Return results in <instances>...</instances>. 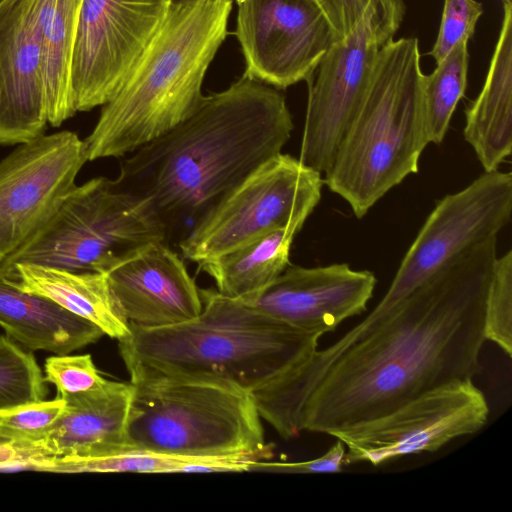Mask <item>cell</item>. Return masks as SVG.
Returning <instances> with one entry per match:
<instances>
[{
  "instance_id": "cell-1",
  "label": "cell",
  "mask_w": 512,
  "mask_h": 512,
  "mask_svg": "<svg viewBox=\"0 0 512 512\" xmlns=\"http://www.w3.org/2000/svg\"><path fill=\"white\" fill-rule=\"evenodd\" d=\"M497 237L465 252L411 294L378 329L305 377L282 376L253 395L288 440L333 436L479 370Z\"/></svg>"
},
{
  "instance_id": "cell-2",
  "label": "cell",
  "mask_w": 512,
  "mask_h": 512,
  "mask_svg": "<svg viewBox=\"0 0 512 512\" xmlns=\"http://www.w3.org/2000/svg\"><path fill=\"white\" fill-rule=\"evenodd\" d=\"M293 128L279 89L242 75L129 153L115 181L147 209L164 243L178 246L234 187L281 153Z\"/></svg>"
},
{
  "instance_id": "cell-3",
  "label": "cell",
  "mask_w": 512,
  "mask_h": 512,
  "mask_svg": "<svg viewBox=\"0 0 512 512\" xmlns=\"http://www.w3.org/2000/svg\"><path fill=\"white\" fill-rule=\"evenodd\" d=\"M202 310L160 328L130 326L119 340L131 379L214 383L251 395L306 361L319 335L294 329L241 299L200 289Z\"/></svg>"
},
{
  "instance_id": "cell-4",
  "label": "cell",
  "mask_w": 512,
  "mask_h": 512,
  "mask_svg": "<svg viewBox=\"0 0 512 512\" xmlns=\"http://www.w3.org/2000/svg\"><path fill=\"white\" fill-rule=\"evenodd\" d=\"M233 1L171 4L161 27L83 140L88 161L125 156L198 108L206 71L228 34Z\"/></svg>"
},
{
  "instance_id": "cell-5",
  "label": "cell",
  "mask_w": 512,
  "mask_h": 512,
  "mask_svg": "<svg viewBox=\"0 0 512 512\" xmlns=\"http://www.w3.org/2000/svg\"><path fill=\"white\" fill-rule=\"evenodd\" d=\"M417 38L380 50L364 97L324 173V184L362 218L390 189L418 172L429 144Z\"/></svg>"
},
{
  "instance_id": "cell-6",
  "label": "cell",
  "mask_w": 512,
  "mask_h": 512,
  "mask_svg": "<svg viewBox=\"0 0 512 512\" xmlns=\"http://www.w3.org/2000/svg\"><path fill=\"white\" fill-rule=\"evenodd\" d=\"M129 449L178 456L270 457L251 394L200 381L131 379Z\"/></svg>"
},
{
  "instance_id": "cell-7",
  "label": "cell",
  "mask_w": 512,
  "mask_h": 512,
  "mask_svg": "<svg viewBox=\"0 0 512 512\" xmlns=\"http://www.w3.org/2000/svg\"><path fill=\"white\" fill-rule=\"evenodd\" d=\"M160 241L161 229L147 209L115 179L100 176L75 185L45 224L0 262V273L16 263L104 273Z\"/></svg>"
},
{
  "instance_id": "cell-8",
  "label": "cell",
  "mask_w": 512,
  "mask_h": 512,
  "mask_svg": "<svg viewBox=\"0 0 512 512\" xmlns=\"http://www.w3.org/2000/svg\"><path fill=\"white\" fill-rule=\"evenodd\" d=\"M512 214V174L484 172L462 190L440 199L403 257L384 296L370 313L321 350L331 360L378 329L418 288L449 268L465 252L498 236Z\"/></svg>"
},
{
  "instance_id": "cell-9",
  "label": "cell",
  "mask_w": 512,
  "mask_h": 512,
  "mask_svg": "<svg viewBox=\"0 0 512 512\" xmlns=\"http://www.w3.org/2000/svg\"><path fill=\"white\" fill-rule=\"evenodd\" d=\"M402 0H370L361 18L335 40L306 80L308 101L299 160L324 174L368 87L381 48L400 28Z\"/></svg>"
},
{
  "instance_id": "cell-10",
  "label": "cell",
  "mask_w": 512,
  "mask_h": 512,
  "mask_svg": "<svg viewBox=\"0 0 512 512\" xmlns=\"http://www.w3.org/2000/svg\"><path fill=\"white\" fill-rule=\"evenodd\" d=\"M321 175L279 153L222 198L179 243V250L199 264L291 223L304 224L321 199Z\"/></svg>"
},
{
  "instance_id": "cell-11",
  "label": "cell",
  "mask_w": 512,
  "mask_h": 512,
  "mask_svg": "<svg viewBox=\"0 0 512 512\" xmlns=\"http://www.w3.org/2000/svg\"><path fill=\"white\" fill-rule=\"evenodd\" d=\"M489 418L484 393L472 379L439 386L393 411L333 435L346 448L344 465L379 466L421 452H434L450 441L481 430Z\"/></svg>"
},
{
  "instance_id": "cell-12",
  "label": "cell",
  "mask_w": 512,
  "mask_h": 512,
  "mask_svg": "<svg viewBox=\"0 0 512 512\" xmlns=\"http://www.w3.org/2000/svg\"><path fill=\"white\" fill-rule=\"evenodd\" d=\"M172 0H82L70 67L75 112L109 102L165 20Z\"/></svg>"
},
{
  "instance_id": "cell-13",
  "label": "cell",
  "mask_w": 512,
  "mask_h": 512,
  "mask_svg": "<svg viewBox=\"0 0 512 512\" xmlns=\"http://www.w3.org/2000/svg\"><path fill=\"white\" fill-rule=\"evenodd\" d=\"M88 161L72 131L18 144L0 161V262L54 214Z\"/></svg>"
},
{
  "instance_id": "cell-14",
  "label": "cell",
  "mask_w": 512,
  "mask_h": 512,
  "mask_svg": "<svg viewBox=\"0 0 512 512\" xmlns=\"http://www.w3.org/2000/svg\"><path fill=\"white\" fill-rule=\"evenodd\" d=\"M243 75L278 89L307 80L337 40L315 0H236Z\"/></svg>"
},
{
  "instance_id": "cell-15",
  "label": "cell",
  "mask_w": 512,
  "mask_h": 512,
  "mask_svg": "<svg viewBox=\"0 0 512 512\" xmlns=\"http://www.w3.org/2000/svg\"><path fill=\"white\" fill-rule=\"evenodd\" d=\"M376 283L373 272L353 270L346 263L292 266L243 301L282 324L322 337L363 314Z\"/></svg>"
},
{
  "instance_id": "cell-16",
  "label": "cell",
  "mask_w": 512,
  "mask_h": 512,
  "mask_svg": "<svg viewBox=\"0 0 512 512\" xmlns=\"http://www.w3.org/2000/svg\"><path fill=\"white\" fill-rule=\"evenodd\" d=\"M48 124L38 0H0V145H18Z\"/></svg>"
},
{
  "instance_id": "cell-17",
  "label": "cell",
  "mask_w": 512,
  "mask_h": 512,
  "mask_svg": "<svg viewBox=\"0 0 512 512\" xmlns=\"http://www.w3.org/2000/svg\"><path fill=\"white\" fill-rule=\"evenodd\" d=\"M104 273L130 326L167 327L202 310L200 289L179 255L162 241L139 248Z\"/></svg>"
},
{
  "instance_id": "cell-18",
  "label": "cell",
  "mask_w": 512,
  "mask_h": 512,
  "mask_svg": "<svg viewBox=\"0 0 512 512\" xmlns=\"http://www.w3.org/2000/svg\"><path fill=\"white\" fill-rule=\"evenodd\" d=\"M133 391L130 381L106 380L97 388L58 396L64 407L51 428L37 440L22 442L32 454L31 462L102 456L129 449L127 428Z\"/></svg>"
},
{
  "instance_id": "cell-19",
  "label": "cell",
  "mask_w": 512,
  "mask_h": 512,
  "mask_svg": "<svg viewBox=\"0 0 512 512\" xmlns=\"http://www.w3.org/2000/svg\"><path fill=\"white\" fill-rule=\"evenodd\" d=\"M0 278L25 292L45 297L90 321L104 335L119 341L130 334V325L103 272L16 263L0 273Z\"/></svg>"
},
{
  "instance_id": "cell-20",
  "label": "cell",
  "mask_w": 512,
  "mask_h": 512,
  "mask_svg": "<svg viewBox=\"0 0 512 512\" xmlns=\"http://www.w3.org/2000/svg\"><path fill=\"white\" fill-rule=\"evenodd\" d=\"M504 17L485 83L465 111V140L485 172L498 170L512 150V4Z\"/></svg>"
},
{
  "instance_id": "cell-21",
  "label": "cell",
  "mask_w": 512,
  "mask_h": 512,
  "mask_svg": "<svg viewBox=\"0 0 512 512\" xmlns=\"http://www.w3.org/2000/svg\"><path fill=\"white\" fill-rule=\"evenodd\" d=\"M0 326L30 350L68 354L99 340L103 331L56 304L0 278Z\"/></svg>"
},
{
  "instance_id": "cell-22",
  "label": "cell",
  "mask_w": 512,
  "mask_h": 512,
  "mask_svg": "<svg viewBox=\"0 0 512 512\" xmlns=\"http://www.w3.org/2000/svg\"><path fill=\"white\" fill-rule=\"evenodd\" d=\"M302 226L303 223H291L198 266L214 279L219 293L247 300L288 267L293 239Z\"/></svg>"
},
{
  "instance_id": "cell-23",
  "label": "cell",
  "mask_w": 512,
  "mask_h": 512,
  "mask_svg": "<svg viewBox=\"0 0 512 512\" xmlns=\"http://www.w3.org/2000/svg\"><path fill=\"white\" fill-rule=\"evenodd\" d=\"M262 458L252 454L178 456L127 449L93 457L41 459L33 470L55 473H209L250 471Z\"/></svg>"
},
{
  "instance_id": "cell-24",
  "label": "cell",
  "mask_w": 512,
  "mask_h": 512,
  "mask_svg": "<svg viewBox=\"0 0 512 512\" xmlns=\"http://www.w3.org/2000/svg\"><path fill=\"white\" fill-rule=\"evenodd\" d=\"M82 0H38L48 124L59 127L76 113L70 67Z\"/></svg>"
},
{
  "instance_id": "cell-25",
  "label": "cell",
  "mask_w": 512,
  "mask_h": 512,
  "mask_svg": "<svg viewBox=\"0 0 512 512\" xmlns=\"http://www.w3.org/2000/svg\"><path fill=\"white\" fill-rule=\"evenodd\" d=\"M468 41L456 44L435 70L424 75V124L428 143L440 144L467 87Z\"/></svg>"
},
{
  "instance_id": "cell-26",
  "label": "cell",
  "mask_w": 512,
  "mask_h": 512,
  "mask_svg": "<svg viewBox=\"0 0 512 512\" xmlns=\"http://www.w3.org/2000/svg\"><path fill=\"white\" fill-rule=\"evenodd\" d=\"M47 393L35 357L0 335V414L46 400Z\"/></svg>"
},
{
  "instance_id": "cell-27",
  "label": "cell",
  "mask_w": 512,
  "mask_h": 512,
  "mask_svg": "<svg viewBox=\"0 0 512 512\" xmlns=\"http://www.w3.org/2000/svg\"><path fill=\"white\" fill-rule=\"evenodd\" d=\"M485 338L512 356V251L497 257L485 307Z\"/></svg>"
},
{
  "instance_id": "cell-28",
  "label": "cell",
  "mask_w": 512,
  "mask_h": 512,
  "mask_svg": "<svg viewBox=\"0 0 512 512\" xmlns=\"http://www.w3.org/2000/svg\"><path fill=\"white\" fill-rule=\"evenodd\" d=\"M64 400H43L0 414L1 442H30L41 438L59 417Z\"/></svg>"
},
{
  "instance_id": "cell-29",
  "label": "cell",
  "mask_w": 512,
  "mask_h": 512,
  "mask_svg": "<svg viewBox=\"0 0 512 512\" xmlns=\"http://www.w3.org/2000/svg\"><path fill=\"white\" fill-rule=\"evenodd\" d=\"M44 371L46 382L55 385L58 396L85 392L106 381L89 354L50 356L45 361Z\"/></svg>"
},
{
  "instance_id": "cell-30",
  "label": "cell",
  "mask_w": 512,
  "mask_h": 512,
  "mask_svg": "<svg viewBox=\"0 0 512 512\" xmlns=\"http://www.w3.org/2000/svg\"><path fill=\"white\" fill-rule=\"evenodd\" d=\"M482 13V4L476 0H444L438 35L430 51L436 64L441 62L456 44L462 40L468 41L473 36Z\"/></svg>"
},
{
  "instance_id": "cell-31",
  "label": "cell",
  "mask_w": 512,
  "mask_h": 512,
  "mask_svg": "<svg viewBox=\"0 0 512 512\" xmlns=\"http://www.w3.org/2000/svg\"><path fill=\"white\" fill-rule=\"evenodd\" d=\"M346 448L339 439L330 449L318 458L300 462H255L251 471H269L294 474L337 473L344 465Z\"/></svg>"
},
{
  "instance_id": "cell-32",
  "label": "cell",
  "mask_w": 512,
  "mask_h": 512,
  "mask_svg": "<svg viewBox=\"0 0 512 512\" xmlns=\"http://www.w3.org/2000/svg\"><path fill=\"white\" fill-rule=\"evenodd\" d=\"M328 22L336 39L345 37L356 25L370 0H315Z\"/></svg>"
},
{
  "instance_id": "cell-33",
  "label": "cell",
  "mask_w": 512,
  "mask_h": 512,
  "mask_svg": "<svg viewBox=\"0 0 512 512\" xmlns=\"http://www.w3.org/2000/svg\"><path fill=\"white\" fill-rule=\"evenodd\" d=\"M30 459L29 453L18 443L0 441V470H26Z\"/></svg>"
},
{
  "instance_id": "cell-34",
  "label": "cell",
  "mask_w": 512,
  "mask_h": 512,
  "mask_svg": "<svg viewBox=\"0 0 512 512\" xmlns=\"http://www.w3.org/2000/svg\"><path fill=\"white\" fill-rule=\"evenodd\" d=\"M503 5L504 4H512V0H501Z\"/></svg>"
},
{
  "instance_id": "cell-35",
  "label": "cell",
  "mask_w": 512,
  "mask_h": 512,
  "mask_svg": "<svg viewBox=\"0 0 512 512\" xmlns=\"http://www.w3.org/2000/svg\"><path fill=\"white\" fill-rule=\"evenodd\" d=\"M177 1H181V0H172V3H173V2H177Z\"/></svg>"
}]
</instances>
